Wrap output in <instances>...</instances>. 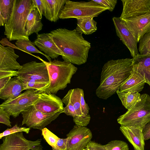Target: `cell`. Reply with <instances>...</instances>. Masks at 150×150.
I'll use <instances>...</instances> for the list:
<instances>
[{"label": "cell", "mask_w": 150, "mask_h": 150, "mask_svg": "<svg viewBox=\"0 0 150 150\" xmlns=\"http://www.w3.org/2000/svg\"><path fill=\"white\" fill-rule=\"evenodd\" d=\"M41 139L35 141L28 140L23 132L13 133L2 138L0 150H42Z\"/></svg>", "instance_id": "obj_9"}, {"label": "cell", "mask_w": 150, "mask_h": 150, "mask_svg": "<svg viewBox=\"0 0 150 150\" xmlns=\"http://www.w3.org/2000/svg\"><path fill=\"white\" fill-rule=\"evenodd\" d=\"M122 20L133 33L138 42L150 28V12L134 17Z\"/></svg>", "instance_id": "obj_15"}, {"label": "cell", "mask_w": 150, "mask_h": 150, "mask_svg": "<svg viewBox=\"0 0 150 150\" xmlns=\"http://www.w3.org/2000/svg\"><path fill=\"white\" fill-rule=\"evenodd\" d=\"M142 128L121 126L120 130L133 146L134 150H144V140Z\"/></svg>", "instance_id": "obj_19"}, {"label": "cell", "mask_w": 150, "mask_h": 150, "mask_svg": "<svg viewBox=\"0 0 150 150\" xmlns=\"http://www.w3.org/2000/svg\"><path fill=\"white\" fill-rule=\"evenodd\" d=\"M16 46L24 52H26L35 57L36 56L32 54V53L40 54L45 56L49 62L52 61L51 59L49 56L39 50L35 47V45L30 40H21L16 41L15 42Z\"/></svg>", "instance_id": "obj_27"}, {"label": "cell", "mask_w": 150, "mask_h": 150, "mask_svg": "<svg viewBox=\"0 0 150 150\" xmlns=\"http://www.w3.org/2000/svg\"><path fill=\"white\" fill-rule=\"evenodd\" d=\"M149 31H150V28L149 29V30L148 31V32H149Z\"/></svg>", "instance_id": "obj_47"}, {"label": "cell", "mask_w": 150, "mask_h": 150, "mask_svg": "<svg viewBox=\"0 0 150 150\" xmlns=\"http://www.w3.org/2000/svg\"><path fill=\"white\" fill-rule=\"evenodd\" d=\"M133 69L139 73L150 86V53L139 54L133 58Z\"/></svg>", "instance_id": "obj_21"}, {"label": "cell", "mask_w": 150, "mask_h": 150, "mask_svg": "<svg viewBox=\"0 0 150 150\" xmlns=\"http://www.w3.org/2000/svg\"><path fill=\"white\" fill-rule=\"evenodd\" d=\"M35 8L39 11L40 16L42 18L43 12V6L42 0H32Z\"/></svg>", "instance_id": "obj_41"}, {"label": "cell", "mask_w": 150, "mask_h": 150, "mask_svg": "<svg viewBox=\"0 0 150 150\" xmlns=\"http://www.w3.org/2000/svg\"><path fill=\"white\" fill-rule=\"evenodd\" d=\"M35 8L32 0H14L11 15L4 25V34L9 41L29 40L25 29L28 14Z\"/></svg>", "instance_id": "obj_3"}, {"label": "cell", "mask_w": 150, "mask_h": 150, "mask_svg": "<svg viewBox=\"0 0 150 150\" xmlns=\"http://www.w3.org/2000/svg\"><path fill=\"white\" fill-rule=\"evenodd\" d=\"M10 114L7 111L0 107V123L9 127H11L10 121Z\"/></svg>", "instance_id": "obj_36"}, {"label": "cell", "mask_w": 150, "mask_h": 150, "mask_svg": "<svg viewBox=\"0 0 150 150\" xmlns=\"http://www.w3.org/2000/svg\"><path fill=\"white\" fill-rule=\"evenodd\" d=\"M30 128L25 127H20L17 124H16L13 127L8 128L0 134V139L9 135L20 132H24L26 134L29 132Z\"/></svg>", "instance_id": "obj_33"}, {"label": "cell", "mask_w": 150, "mask_h": 150, "mask_svg": "<svg viewBox=\"0 0 150 150\" xmlns=\"http://www.w3.org/2000/svg\"><path fill=\"white\" fill-rule=\"evenodd\" d=\"M91 150H107L104 145L90 141L87 144Z\"/></svg>", "instance_id": "obj_40"}, {"label": "cell", "mask_w": 150, "mask_h": 150, "mask_svg": "<svg viewBox=\"0 0 150 150\" xmlns=\"http://www.w3.org/2000/svg\"><path fill=\"white\" fill-rule=\"evenodd\" d=\"M18 71L9 69H0V78L17 76Z\"/></svg>", "instance_id": "obj_38"}, {"label": "cell", "mask_w": 150, "mask_h": 150, "mask_svg": "<svg viewBox=\"0 0 150 150\" xmlns=\"http://www.w3.org/2000/svg\"><path fill=\"white\" fill-rule=\"evenodd\" d=\"M138 48L140 54L150 53V31L145 33L141 38Z\"/></svg>", "instance_id": "obj_30"}, {"label": "cell", "mask_w": 150, "mask_h": 150, "mask_svg": "<svg viewBox=\"0 0 150 150\" xmlns=\"http://www.w3.org/2000/svg\"><path fill=\"white\" fill-rule=\"evenodd\" d=\"M100 5L108 8L112 12L114 10L117 3V0H93Z\"/></svg>", "instance_id": "obj_37"}, {"label": "cell", "mask_w": 150, "mask_h": 150, "mask_svg": "<svg viewBox=\"0 0 150 150\" xmlns=\"http://www.w3.org/2000/svg\"><path fill=\"white\" fill-rule=\"evenodd\" d=\"M104 146L107 150H129L127 144L120 140L111 141Z\"/></svg>", "instance_id": "obj_31"}, {"label": "cell", "mask_w": 150, "mask_h": 150, "mask_svg": "<svg viewBox=\"0 0 150 150\" xmlns=\"http://www.w3.org/2000/svg\"><path fill=\"white\" fill-rule=\"evenodd\" d=\"M36 57L44 62L48 71L50 81L48 87L44 91L54 94L60 90H63L71 83L73 76L78 68L67 62L54 59L50 62L44 60L38 56Z\"/></svg>", "instance_id": "obj_4"}, {"label": "cell", "mask_w": 150, "mask_h": 150, "mask_svg": "<svg viewBox=\"0 0 150 150\" xmlns=\"http://www.w3.org/2000/svg\"><path fill=\"white\" fill-rule=\"evenodd\" d=\"M68 139L59 138L58 140L56 147L52 148V150H66Z\"/></svg>", "instance_id": "obj_39"}, {"label": "cell", "mask_w": 150, "mask_h": 150, "mask_svg": "<svg viewBox=\"0 0 150 150\" xmlns=\"http://www.w3.org/2000/svg\"><path fill=\"white\" fill-rule=\"evenodd\" d=\"M63 111L47 114L36 110L34 105L30 106L21 113L22 115V125L42 130L45 127L56 119Z\"/></svg>", "instance_id": "obj_8"}, {"label": "cell", "mask_w": 150, "mask_h": 150, "mask_svg": "<svg viewBox=\"0 0 150 150\" xmlns=\"http://www.w3.org/2000/svg\"><path fill=\"white\" fill-rule=\"evenodd\" d=\"M33 150V149H32V150Z\"/></svg>", "instance_id": "obj_48"}, {"label": "cell", "mask_w": 150, "mask_h": 150, "mask_svg": "<svg viewBox=\"0 0 150 150\" xmlns=\"http://www.w3.org/2000/svg\"><path fill=\"white\" fill-rule=\"evenodd\" d=\"M47 34L61 51L64 61L78 65L86 62L91 44L76 29L59 28Z\"/></svg>", "instance_id": "obj_1"}, {"label": "cell", "mask_w": 150, "mask_h": 150, "mask_svg": "<svg viewBox=\"0 0 150 150\" xmlns=\"http://www.w3.org/2000/svg\"><path fill=\"white\" fill-rule=\"evenodd\" d=\"M63 98L70 102L78 115H83L89 113L90 109L85 100L83 89L79 88L71 89Z\"/></svg>", "instance_id": "obj_17"}, {"label": "cell", "mask_w": 150, "mask_h": 150, "mask_svg": "<svg viewBox=\"0 0 150 150\" xmlns=\"http://www.w3.org/2000/svg\"><path fill=\"white\" fill-rule=\"evenodd\" d=\"M133 59H112L103 65L100 84L96 94L99 98L107 100L116 93L132 72Z\"/></svg>", "instance_id": "obj_2"}, {"label": "cell", "mask_w": 150, "mask_h": 150, "mask_svg": "<svg viewBox=\"0 0 150 150\" xmlns=\"http://www.w3.org/2000/svg\"><path fill=\"white\" fill-rule=\"evenodd\" d=\"M92 17H86L76 18L77 21L76 30L79 33L85 35H90L97 29V22Z\"/></svg>", "instance_id": "obj_25"}, {"label": "cell", "mask_w": 150, "mask_h": 150, "mask_svg": "<svg viewBox=\"0 0 150 150\" xmlns=\"http://www.w3.org/2000/svg\"><path fill=\"white\" fill-rule=\"evenodd\" d=\"M142 132L145 141L150 139V121L143 128Z\"/></svg>", "instance_id": "obj_42"}, {"label": "cell", "mask_w": 150, "mask_h": 150, "mask_svg": "<svg viewBox=\"0 0 150 150\" xmlns=\"http://www.w3.org/2000/svg\"><path fill=\"white\" fill-rule=\"evenodd\" d=\"M82 150H91L89 147L87 145L86 147Z\"/></svg>", "instance_id": "obj_46"}, {"label": "cell", "mask_w": 150, "mask_h": 150, "mask_svg": "<svg viewBox=\"0 0 150 150\" xmlns=\"http://www.w3.org/2000/svg\"><path fill=\"white\" fill-rule=\"evenodd\" d=\"M66 0H42L43 15L50 21L56 22L60 16Z\"/></svg>", "instance_id": "obj_20"}, {"label": "cell", "mask_w": 150, "mask_h": 150, "mask_svg": "<svg viewBox=\"0 0 150 150\" xmlns=\"http://www.w3.org/2000/svg\"><path fill=\"white\" fill-rule=\"evenodd\" d=\"M42 19L39 11L36 8L31 10L28 15L25 27L28 37L34 33L37 35L42 30L43 26Z\"/></svg>", "instance_id": "obj_24"}, {"label": "cell", "mask_w": 150, "mask_h": 150, "mask_svg": "<svg viewBox=\"0 0 150 150\" xmlns=\"http://www.w3.org/2000/svg\"><path fill=\"white\" fill-rule=\"evenodd\" d=\"M5 19L1 13H0V26H3L6 24Z\"/></svg>", "instance_id": "obj_45"}, {"label": "cell", "mask_w": 150, "mask_h": 150, "mask_svg": "<svg viewBox=\"0 0 150 150\" xmlns=\"http://www.w3.org/2000/svg\"><path fill=\"white\" fill-rule=\"evenodd\" d=\"M91 117L89 114L83 115H76L73 117L75 125L82 127H86L89 124Z\"/></svg>", "instance_id": "obj_34"}, {"label": "cell", "mask_w": 150, "mask_h": 150, "mask_svg": "<svg viewBox=\"0 0 150 150\" xmlns=\"http://www.w3.org/2000/svg\"><path fill=\"white\" fill-rule=\"evenodd\" d=\"M62 100L63 103L66 105V106L64 108L63 112L67 115L73 117L75 116L78 115L74 107L69 101L63 98Z\"/></svg>", "instance_id": "obj_35"}, {"label": "cell", "mask_w": 150, "mask_h": 150, "mask_svg": "<svg viewBox=\"0 0 150 150\" xmlns=\"http://www.w3.org/2000/svg\"><path fill=\"white\" fill-rule=\"evenodd\" d=\"M33 105L36 110L47 114L63 111L64 109L63 103L59 97L45 91L40 93L39 98Z\"/></svg>", "instance_id": "obj_13"}, {"label": "cell", "mask_w": 150, "mask_h": 150, "mask_svg": "<svg viewBox=\"0 0 150 150\" xmlns=\"http://www.w3.org/2000/svg\"><path fill=\"white\" fill-rule=\"evenodd\" d=\"M150 121V96L147 93L141 95L137 102L117 119L121 126L142 129Z\"/></svg>", "instance_id": "obj_5"}, {"label": "cell", "mask_w": 150, "mask_h": 150, "mask_svg": "<svg viewBox=\"0 0 150 150\" xmlns=\"http://www.w3.org/2000/svg\"><path fill=\"white\" fill-rule=\"evenodd\" d=\"M11 78V77H7L0 78V90L7 84Z\"/></svg>", "instance_id": "obj_44"}, {"label": "cell", "mask_w": 150, "mask_h": 150, "mask_svg": "<svg viewBox=\"0 0 150 150\" xmlns=\"http://www.w3.org/2000/svg\"><path fill=\"white\" fill-rule=\"evenodd\" d=\"M67 136L68 140L66 150H82L91 141L93 135L89 129L75 125Z\"/></svg>", "instance_id": "obj_11"}, {"label": "cell", "mask_w": 150, "mask_h": 150, "mask_svg": "<svg viewBox=\"0 0 150 150\" xmlns=\"http://www.w3.org/2000/svg\"><path fill=\"white\" fill-rule=\"evenodd\" d=\"M108 9L93 0L88 1H74L66 0L61 11L59 18L66 19L86 17L98 16Z\"/></svg>", "instance_id": "obj_6"}, {"label": "cell", "mask_w": 150, "mask_h": 150, "mask_svg": "<svg viewBox=\"0 0 150 150\" xmlns=\"http://www.w3.org/2000/svg\"><path fill=\"white\" fill-rule=\"evenodd\" d=\"M20 79L23 84L24 90L34 89L43 92L46 91L49 85V83L43 82L30 79Z\"/></svg>", "instance_id": "obj_28"}, {"label": "cell", "mask_w": 150, "mask_h": 150, "mask_svg": "<svg viewBox=\"0 0 150 150\" xmlns=\"http://www.w3.org/2000/svg\"><path fill=\"white\" fill-rule=\"evenodd\" d=\"M112 20L117 36L129 49L131 56L134 58L139 54L136 38L119 17H113Z\"/></svg>", "instance_id": "obj_12"}, {"label": "cell", "mask_w": 150, "mask_h": 150, "mask_svg": "<svg viewBox=\"0 0 150 150\" xmlns=\"http://www.w3.org/2000/svg\"><path fill=\"white\" fill-rule=\"evenodd\" d=\"M24 90L23 83L17 76L12 78L7 84L0 90V98L4 100L13 99Z\"/></svg>", "instance_id": "obj_22"}, {"label": "cell", "mask_w": 150, "mask_h": 150, "mask_svg": "<svg viewBox=\"0 0 150 150\" xmlns=\"http://www.w3.org/2000/svg\"><path fill=\"white\" fill-rule=\"evenodd\" d=\"M41 131L42 135L47 143L52 148H55L59 138L46 127Z\"/></svg>", "instance_id": "obj_32"}, {"label": "cell", "mask_w": 150, "mask_h": 150, "mask_svg": "<svg viewBox=\"0 0 150 150\" xmlns=\"http://www.w3.org/2000/svg\"><path fill=\"white\" fill-rule=\"evenodd\" d=\"M41 92L34 89L27 90L14 99L5 100L0 105V107L16 118L33 105L39 98Z\"/></svg>", "instance_id": "obj_7"}, {"label": "cell", "mask_w": 150, "mask_h": 150, "mask_svg": "<svg viewBox=\"0 0 150 150\" xmlns=\"http://www.w3.org/2000/svg\"><path fill=\"white\" fill-rule=\"evenodd\" d=\"M14 0H0V13L4 18L6 23L12 13Z\"/></svg>", "instance_id": "obj_29"}, {"label": "cell", "mask_w": 150, "mask_h": 150, "mask_svg": "<svg viewBox=\"0 0 150 150\" xmlns=\"http://www.w3.org/2000/svg\"><path fill=\"white\" fill-rule=\"evenodd\" d=\"M33 42L40 51L44 52L51 58L55 59L59 55H62L61 51L47 33L38 34Z\"/></svg>", "instance_id": "obj_16"}, {"label": "cell", "mask_w": 150, "mask_h": 150, "mask_svg": "<svg viewBox=\"0 0 150 150\" xmlns=\"http://www.w3.org/2000/svg\"><path fill=\"white\" fill-rule=\"evenodd\" d=\"M122 105L127 110L130 109L139 99L141 94L138 92H122L118 90L116 92Z\"/></svg>", "instance_id": "obj_26"}, {"label": "cell", "mask_w": 150, "mask_h": 150, "mask_svg": "<svg viewBox=\"0 0 150 150\" xmlns=\"http://www.w3.org/2000/svg\"><path fill=\"white\" fill-rule=\"evenodd\" d=\"M123 9L119 17L127 19L143 15L150 12V0H121Z\"/></svg>", "instance_id": "obj_14"}, {"label": "cell", "mask_w": 150, "mask_h": 150, "mask_svg": "<svg viewBox=\"0 0 150 150\" xmlns=\"http://www.w3.org/2000/svg\"><path fill=\"white\" fill-rule=\"evenodd\" d=\"M0 43L3 46L5 47L7 45L9 47H10L12 48H16L18 50H21L18 48L17 46L13 44L10 42L8 40V38H2L0 41ZM22 51V50H21Z\"/></svg>", "instance_id": "obj_43"}, {"label": "cell", "mask_w": 150, "mask_h": 150, "mask_svg": "<svg viewBox=\"0 0 150 150\" xmlns=\"http://www.w3.org/2000/svg\"><path fill=\"white\" fill-rule=\"evenodd\" d=\"M145 83L142 76L133 70L128 78L120 87L119 90L122 92L139 93L143 89Z\"/></svg>", "instance_id": "obj_23"}, {"label": "cell", "mask_w": 150, "mask_h": 150, "mask_svg": "<svg viewBox=\"0 0 150 150\" xmlns=\"http://www.w3.org/2000/svg\"><path fill=\"white\" fill-rule=\"evenodd\" d=\"M19 57L13 48L0 45V69L13 70L20 69L22 65L16 60Z\"/></svg>", "instance_id": "obj_18"}, {"label": "cell", "mask_w": 150, "mask_h": 150, "mask_svg": "<svg viewBox=\"0 0 150 150\" xmlns=\"http://www.w3.org/2000/svg\"><path fill=\"white\" fill-rule=\"evenodd\" d=\"M22 66V68L17 71V76L19 78L30 79L49 83L48 71L46 64L44 62L32 61L23 64Z\"/></svg>", "instance_id": "obj_10"}]
</instances>
